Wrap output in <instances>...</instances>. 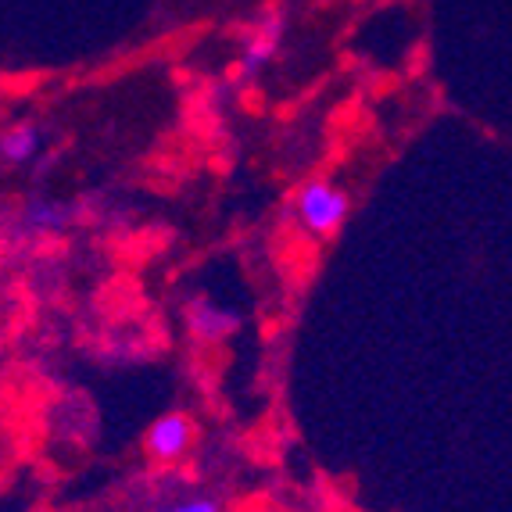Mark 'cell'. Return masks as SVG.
<instances>
[{
  "mask_svg": "<svg viewBox=\"0 0 512 512\" xmlns=\"http://www.w3.org/2000/svg\"><path fill=\"white\" fill-rule=\"evenodd\" d=\"M348 208V194L326 180L305 183L298 194V219L312 237H330L333 230H341L344 219H348Z\"/></svg>",
  "mask_w": 512,
  "mask_h": 512,
  "instance_id": "1",
  "label": "cell"
},
{
  "mask_svg": "<svg viewBox=\"0 0 512 512\" xmlns=\"http://www.w3.org/2000/svg\"><path fill=\"white\" fill-rule=\"evenodd\" d=\"M194 444V423L183 412H165L147 430V452L158 462H176L190 452Z\"/></svg>",
  "mask_w": 512,
  "mask_h": 512,
  "instance_id": "2",
  "label": "cell"
},
{
  "mask_svg": "<svg viewBox=\"0 0 512 512\" xmlns=\"http://www.w3.org/2000/svg\"><path fill=\"white\" fill-rule=\"evenodd\" d=\"M280 40H283V15L269 11L255 22V29L244 40V51H240V72L244 76H258V72L269 65V61L280 54Z\"/></svg>",
  "mask_w": 512,
  "mask_h": 512,
  "instance_id": "3",
  "label": "cell"
},
{
  "mask_svg": "<svg viewBox=\"0 0 512 512\" xmlns=\"http://www.w3.org/2000/svg\"><path fill=\"white\" fill-rule=\"evenodd\" d=\"M43 147V129L33 122H15L0 133V162L4 165H29Z\"/></svg>",
  "mask_w": 512,
  "mask_h": 512,
  "instance_id": "4",
  "label": "cell"
},
{
  "mask_svg": "<svg viewBox=\"0 0 512 512\" xmlns=\"http://www.w3.org/2000/svg\"><path fill=\"white\" fill-rule=\"evenodd\" d=\"M187 316H190V330L208 344L222 341L226 333L237 330V316H233L230 308L215 305V301H208V298H197L194 305H190Z\"/></svg>",
  "mask_w": 512,
  "mask_h": 512,
  "instance_id": "5",
  "label": "cell"
},
{
  "mask_svg": "<svg viewBox=\"0 0 512 512\" xmlns=\"http://www.w3.org/2000/svg\"><path fill=\"white\" fill-rule=\"evenodd\" d=\"M165 512H222V505L215 502V498H190V502L172 505V509H165Z\"/></svg>",
  "mask_w": 512,
  "mask_h": 512,
  "instance_id": "6",
  "label": "cell"
}]
</instances>
